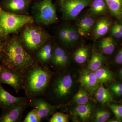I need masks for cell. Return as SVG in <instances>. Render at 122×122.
I'll use <instances>...</instances> for the list:
<instances>
[{
    "label": "cell",
    "instance_id": "1",
    "mask_svg": "<svg viewBox=\"0 0 122 122\" xmlns=\"http://www.w3.org/2000/svg\"><path fill=\"white\" fill-rule=\"evenodd\" d=\"M1 65L5 68L25 74L34 61L17 38L5 42L0 53Z\"/></svg>",
    "mask_w": 122,
    "mask_h": 122
},
{
    "label": "cell",
    "instance_id": "2",
    "mask_svg": "<svg viewBox=\"0 0 122 122\" xmlns=\"http://www.w3.org/2000/svg\"><path fill=\"white\" fill-rule=\"evenodd\" d=\"M53 76V73L46 66L34 64L25 74L24 87L27 96L36 97L45 92Z\"/></svg>",
    "mask_w": 122,
    "mask_h": 122
},
{
    "label": "cell",
    "instance_id": "3",
    "mask_svg": "<svg viewBox=\"0 0 122 122\" xmlns=\"http://www.w3.org/2000/svg\"><path fill=\"white\" fill-rule=\"evenodd\" d=\"M33 21V18L30 16L5 11L0 2V37L16 32L25 25L32 24Z\"/></svg>",
    "mask_w": 122,
    "mask_h": 122
},
{
    "label": "cell",
    "instance_id": "4",
    "mask_svg": "<svg viewBox=\"0 0 122 122\" xmlns=\"http://www.w3.org/2000/svg\"><path fill=\"white\" fill-rule=\"evenodd\" d=\"M28 25L25 27L21 34L22 44L30 51L39 50L46 44L49 35L40 27Z\"/></svg>",
    "mask_w": 122,
    "mask_h": 122
},
{
    "label": "cell",
    "instance_id": "5",
    "mask_svg": "<svg viewBox=\"0 0 122 122\" xmlns=\"http://www.w3.org/2000/svg\"><path fill=\"white\" fill-rule=\"evenodd\" d=\"M33 12L35 21L39 24L49 25L58 20L56 9L51 0H42L36 3Z\"/></svg>",
    "mask_w": 122,
    "mask_h": 122
},
{
    "label": "cell",
    "instance_id": "6",
    "mask_svg": "<svg viewBox=\"0 0 122 122\" xmlns=\"http://www.w3.org/2000/svg\"><path fill=\"white\" fill-rule=\"evenodd\" d=\"M25 74L5 68L1 65L0 83L11 86L18 93L24 87Z\"/></svg>",
    "mask_w": 122,
    "mask_h": 122
},
{
    "label": "cell",
    "instance_id": "7",
    "mask_svg": "<svg viewBox=\"0 0 122 122\" xmlns=\"http://www.w3.org/2000/svg\"><path fill=\"white\" fill-rule=\"evenodd\" d=\"M88 0H65L62 2V9L66 18H76L89 4Z\"/></svg>",
    "mask_w": 122,
    "mask_h": 122
},
{
    "label": "cell",
    "instance_id": "8",
    "mask_svg": "<svg viewBox=\"0 0 122 122\" xmlns=\"http://www.w3.org/2000/svg\"><path fill=\"white\" fill-rule=\"evenodd\" d=\"M53 90L57 97L63 98L68 95L71 91L73 85V79L70 75L63 74L55 80Z\"/></svg>",
    "mask_w": 122,
    "mask_h": 122
},
{
    "label": "cell",
    "instance_id": "9",
    "mask_svg": "<svg viewBox=\"0 0 122 122\" xmlns=\"http://www.w3.org/2000/svg\"><path fill=\"white\" fill-rule=\"evenodd\" d=\"M28 105L35 109L41 120L48 117L60 107L62 105L53 106L43 99L36 97L31 98Z\"/></svg>",
    "mask_w": 122,
    "mask_h": 122
},
{
    "label": "cell",
    "instance_id": "10",
    "mask_svg": "<svg viewBox=\"0 0 122 122\" xmlns=\"http://www.w3.org/2000/svg\"><path fill=\"white\" fill-rule=\"evenodd\" d=\"M31 0H2L0 2L2 9L6 12L22 14L28 9Z\"/></svg>",
    "mask_w": 122,
    "mask_h": 122
},
{
    "label": "cell",
    "instance_id": "11",
    "mask_svg": "<svg viewBox=\"0 0 122 122\" xmlns=\"http://www.w3.org/2000/svg\"><path fill=\"white\" fill-rule=\"evenodd\" d=\"M28 105V102H26L15 105L2 111L0 116V122H19Z\"/></svg>",
    "mask_w": 122,
    "mask_h": 122
},
{
    "label": "cell",
    "instance_id": "12",
    "mask_svg": "<svg viewBox=\"0 0 122 122\" xmlns=\"http://www.w3.org/2000/svg\"><path fill=\"white\" fill-rule=\"evenodd\" d=\"M79 83L91 94H93L99 86V83L94 72L85 70L80 74Z\"/></svg>",
    "mask_w": 122,
    "mask_h": 122
},
{
    "label": "cell",
    "instance_id": "13",
    "mask_svg": "<svg viewBox=\"0 0 122 122\" xmlns=\"http://www.w3.org/2000/svg\"><path fill=\"white\" fill-rule=\"evenodd\" d=\"M1 84L0 83V107L2 111L15 105L28 102L26 98L12 95L3 88Z\"/></svg>",
    "mask_w": 122,
    "mask_h": 122
},
{
    "label": "cell",
    "instance_id": "14",
    "mask_svg": "<svg viewBox=\"0 0 122 122\" xmlns=\"http://www.w3.org/2000/svg\"><path fill=\"white\" fill-rule=\"evenodd\" d=\"M51 61L54 65L64 67L68 64L69 58L67 54L63 49L57 47L53 51Z\"/></svg>",
    "mask_w": 122,
    "mask_h": 122
},
{
    "label": "cell",
    "instance_id": "15",
    "mask_svg": "<svg viewBox=\"0 0 122 122\" xmlns=\"http://www.w3.org/2000/svg\"><path fill=\"white\" fill-rule=\"evenodd\" d=\"M95 97L99 102L102 104L112 102L114 99L111 92L103 86L102 83L99 85L96 91Z\"/></svg>",
    "mask_w": 122,
    "mask_h": 122
},
{
    "label": "cell",
    "instance_id": "16",
    "mask_svg": "<svg viewBox=\"0 0 122 122\" xmlns=\"http://www.w3.org/2000/svg\"><path fill=\"white\" fill-rule=\"evenodd\" d=\"M53 50L49 43L44 44L38 50L36 54L38 60L42 63H46L51 61Z\"/></svg>",
    "mask_w": 122,
    "mask_h": 122
},
{
    "label": "cell",
    "instance_id": "17",
    "mask_svg": "<svg viewBox=\"0 0 122 122\" xmlns=\"http://www.w3.org/2000/svg\"><path fill=\"white\" fill-rule=\"evenodd\" d=\"M92 107L87 103L85 105H79L75 108L74 115L77 116L83 121L89 119L91 115Z\"/></svg>",
    "mask_w": 122,
    "mask_h": 122
},
{
    "label": "cell",
    "instance_id": "18",
    "mask_svg": "<svg viewBox=\"0 0 122 122\" xmlns=\"http://www.w3.org/2000/svg\"><path fill=\"white\" fill-rule=\"evenodd\" d=\"M94 72L99 83H107L114 80L113 74L107 68H100Z\"/></svg>",
    "mask_w": 122,
    "mask_h": 122
},
{
    "label": "cell",
    "instance_id": "19",
    "mask_svg": "<svg viewBox=\"0 0 122 122\" xmlns=\"http://www.w3.org/2000/svg\"><path fill=\"white\" fill-rule=\"evenodd\" d=\"M94 24L92 18L87 17L80 21L78 25V33L82 36H86L89 33Z\"/></svg>",
    "mask_w": 122,
    "mask_h": 122
},
{
    "label": "cell",
    "instance_id": "20",
    "mask_svg": "<svg viewBox=\"0 0 122 122\" xmlns=\"http://www.w3.org/2000/svg\"><path fill=\"white\" fill-rule=\"evenodd\" d=\"M105 61V58L100 53L95 52L92 55L87 69L95 72L96 70L101 68Z\"/></svg>",
    "mask_w": 122,
    "mask_h": 122
},
{
    "label": "cell",
    "instance_id": "21",
    "mask_svg": "<svg viewBox=\"0 0 122 122\" xmlns=\"http://www.w3.org/2000/svg\"><path fill=\"white\" fill-rule=\"evenodd\" d=\"M112 14L118 19L122 17V0H105Z\"/></svg>",
    "mask_w": 122,
    "mask_h": 122
},
{
    "label": "cell",
    "instance_id": "22",
    "mask_svg": "<svg viewBox=\"0 0 122 122\" xmlns=\"http://www.w3.org/2000/svg\"><path fill=\"white\" fill-rule=\"evenodd\" d=\"M110 25V22L107 19L103 18L99 20L96 24L94 31L95 37L99 38L106 34Z\"/></svg>",
    "mask_w": 122,
    "mask_h": 122
},
{
    "label": "cell",
    "instance_id": "23",
    "mask_svg": "<svg viewBox=\"0 0 122 122\" xmlns=\"http://www.w3.org/2000/svg\"><path fill=\"white\" fill-rule=\"evenodd\" d=\"M99 48L105 54H112L115 48L113 39L111 37L103 38L100 41Z\"/></svg>",
    "mask_w": 122,
    "mask_h": 122
},
{
    "label": "cell",
    "instance_id": "24",
    "mask_svg": "<svg viewBox=\"0 0 122 122\" xmlns=\"http://www.w3.org/2000/svg\"><path fill=\"white\" fill-rule=\"evenodd\" d=\"M89 55V51L87 48L82 47L78 49L74 54V58L76 62L82 64L86 62Z\"/></svg>",
    "mask_w": 122,
    "mask_h": 122
},
{
    "label": "cell",
    "instance_id": "25",
    "mask_svg": "<svg viewBox=\"0 0 122 122\" xmlns=\"http://www.w3.org/2000/svg\"><path fill=\"white\" fill-rule=\"evenodd\" d=\"M107 7L103 0H94L91 5V10L94 15H100L106 12Z\"/></svg>",
    "mask_w": 122,
    "mask_h": 122
},
{
    "label": "cell",
    "instance_id": "26",
    "mask_svg": "<svg viewBox=\"0 0 122 122\" xmlns=\"http://www.w3.org/2000/svg\"><path fill=\"white\" fill-rule=\"evenodd\" d=\"M73 101L78 105H85L88 103L89 97L86 92L85 90L81 89L75 95Z\"/></svg>",
    "mask_w": 122,
    "mask_h": 122
},
{
    "label": "cell",
    "instance_id": "27",
    "mask_svg": "<svg viewBox=\"0 0 122 122\" xmlns=\"http://www.w3.org/2000/svg\"><path fill=\"white\" fill-rule=\"evenodd\" d=\"M110 116V113L105 110H97L95 113V122H104L108 120Z\"/></svg>",
    "mask_w": 122,
    "mask_h": 122
},
{
    "label": "cell",
    "instance_id": "28",
    "mask_svg": "<svg viewBox=\"0 0 122 122\" xmlns=\"http://www.w3.org/2000/svg\"><path fill=\"white\" fill-rule=\"evenodd\" d=\"M78 33L74 29L69 27L66 45L73 44L76 42L78 39Z\"/></svg>",
    "mask_w": 122,
    "mask_h": 122
},
{
    "label": "cell",
    "instance_id": "29",
    "mask_svg": "<svg viewBox=\"0 0 122 122\" xmlns=\"http://www.w3.org/2000/svg\"><path fill=\"white\" fill-rule=\"evenodd\" d=\"M41 119L38 114L36 111L33 109L30 112L25 118L24 122H40Z\"/></svg>",
    "mask_w": 122,
    "mask_h": 122
},
{
    "label": "cell",
    "instance_id": "30",
    "mask_svg": "<svg viewBox=\"0 0 122 122\" xmlns=\"http://www.w3.org/2000/svg\"><path fill=\"white\" fill-rule=\"evenodd\" d=\"M50 122H68L69 116L66 114L57 112L53 115L50 119Z\"/></svg>",
    "mask_w": 122,
    "mask_h": 122
},
{
    "label": "cell",
    "instance_id": "31",
    "mask_svg": "<svg viewBox=\"0 0 122 122\" xmlns=\"http://www.w3.org/2000/svg\"><path fill=\"white\" fill-rule=\"evenodd\" d=\"M108 106L113 112L116 119L121 122L122 120V106L111 104Z\"/></svg>",
    "mask_w": 122,
    "mask_h": 122
},
{
    "label": "cell",
    "instance_id": "32",
    "mask_svg": "<svg viewBox=\"0 0 122 122\" xmlns=\"http://www.w3.org/2000/svg\"><path fill=\"white\" fill-rule=\"evenodd\" d=\"M110 89L112 92L116 96H122V84L115 82L112 83L110 85Z\"/></svg>",
    "mask_w": 122,
    "mask_h": 122
},
{
    "label": "cell",
    "instance_id": "33",
    "mask_svg": "<svg viewBox=\"0 0 122 122\" xmlns=\"http://www.w3.org/2000/svg\"><path fill=\"white\" fill-rule=\"evenodd\" d=\"M69 27H65L61 29L59 33V37L60 40L66 45Z\"/></svg>",
    "mask_w": 122,
    "mask_h": 122
},
{
    "label": "cell",
    "instance_id": "34",
    "mask_svg": "<svg viewBox=\"0 0 122 122\" xmlns=\"http://www.w3.org/2000/svg\"><path fill=\"white\" fill-rule=\"evenodd\" d=\"M111 34L114 37L120 38L122 37V33L114 25L111 29Z\"/></svg>",
    "mask_w": 122,
    "mask_h": 122
},
{
    "label": "cell",
    "instance_id": "35",
    "mask_svg": "<svg viewBox=\"0 0 122 122\" xmlns=\"http://www.w3.org/2000/svg\"><path fill=\"white\" fill-rule=\"evenodd\" d=\"M115 61L117 64H122V49L119 51L116 56Z\"/></svg>",
    "mask_w": 122,
    "mask_h": 122
},
{
    "label": "cell",
    "instance_id": "36",
    "mask_svg": "<svg viewBox=\"0 0 122 122\" xmlns=\"http://www.w3.org/2000/svg\"><path fill=\"white\" fill-rule=\"evenodd\" d=\"M114 26L122 33V24H116Z\"/></svg>",
    "mask_w": 122,
    "mask_h": 122
},
{
    "label": "cell",
    "instance_id": "37",
    "mask_svg": "<svg viewBox=\"0 0 122 122\" xmlns=\"http://www.w3.org/2000/svg\"><path fill=\"white\" fill-rule=\"evenodd\" d=\"M5 42H3L0 41V53L2 49L3 46L4 45Z\"/></svg>",
    "mask_w": 122,
    "mask_h": 122
},
{
    "label": "cell",
    "instance_id": "38",
    "mask_svg": "<svg viewBox=\"0 0 122 122\" xmlns=\"http://www.w3.org/2000/svg\"><path fill=\"white\" fill-rule=\"evenodd\" d=\"M107 122H119V120H117V119L116 120H115V119H111V120H108V121H107Z\"/></svg>",
    "mask_w": 122,
    "mask_h": 122
},
{
    "label": "cell",
    "instance_id": "39",
    "mask_svg": "<svg viewBox=\"0 0 122 122\" xmlns=\"http://www.w3.org/2000/svg\"><path fill=\"white\" fill-rule=\"evenodd\" d=\"M119 75L120 78L122 80V68H121L119 71Z\"/></svg>",
    "mask_w": 122,
    "mask_h": 122
},
{
    "label": "cell",
    "instance_id": "40",
    "mask_svg": "<svg viewBox=\"0 0 122 122\" xmlns=\"http://www.w3.org/2000/svg\"><path fill=\"white\" fill-rule=\"evenodd\" d=\"M65 0H61V1L62 2V1H63Z\"/></svg>",
    "mask_w": 122,
    "mask_h": 122
},
{
    "label": "cell",
    "instance_id": "41",
    "mask_svg": "<svg viewBox=\"0 0 122 122\" xmlns=\"http://www.w3.org/2000/svg\"><path fill=\"white\" fill-rule=\"evenodd\" d=\"M0 66H1V64H0Z\"/></svg>",
    "mask_w": 122,
    "mask_h": 122
},
{
    "label": "cell",
    "instance_id": "42",
    "mask_svg": "<svg viewBox=\"0 0 122 122\" xmlns=\"http://www.w3.org/2000/svg\"></svg>",
    "mask_w": 122,
    "mask_h": 122
},
{
    "label": "cell",
    "instance_id": "43",
    "mask_svg": "<svg viewBox=\"0 0 122 122\" xmlns=\"http://www.w3.org/2000/svg\"></svg>",
    "mask_w": 122,
    "mask_h": 122
}]
</instances>
